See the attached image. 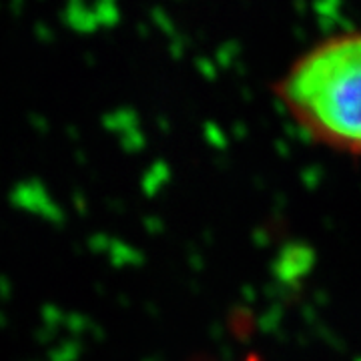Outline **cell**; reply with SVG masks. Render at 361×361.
<instances>
[{
    "label": "cell",
    "mask_w": 361,
    "mask_h": 361,
    "mask_svg": "<svg viewBox=\"0 0 361 361\" xmlns=\"http://www.w3.org/2000/svg\"><path fill=\"white\" fill-rule=\"evenodd\" d=\"M275 97L311 141L360 157L361 35L341 30L301 52L275 82Z\"/></svg>",
    "instance_id": "obj_1"
},
{
    "label": "cell",
    "mask_w": 361,
    "mask_h": 361,
    "mask_svg": "<svg viewBox=\"0 0 361 361\" xmlns=\"http://www.w3.org/2000/svg\"><path fill=\"white\" fill-rule=\"evenodd\" d=\"M241 361H263V357H261L259 353H255V351H251V353H247Z\"/></svg>",
    "instance_id": "obj_2"
}]
</instances>
